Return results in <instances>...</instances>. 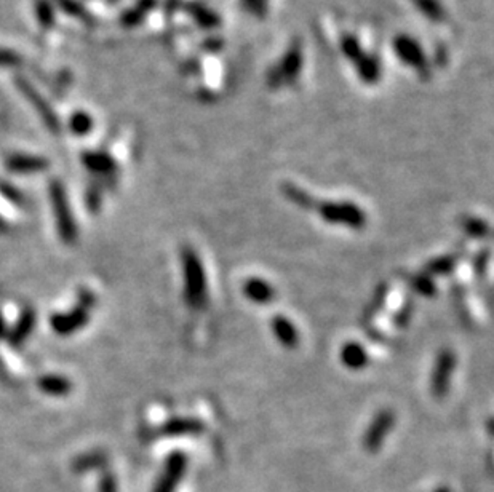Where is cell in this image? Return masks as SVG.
Wrapping results in <instances>:
<instances>
[{
  "mask_svg": "<svg viewBox=\"0 0 494 492\" xmlns=\"http://www.w3.org/2000/svg\"><path fill=\"white\" fill-rule=\"evenodd\" d=\"M201 430V425L194 421H175L170 425H167V435H180V433H192Z\"/></svg>",
  "mask_w": 494,
  "mask_h": 492,
  "instance_id": "10",
  "label": "cell"
},
{
  "mask_svg": "<svg viewBox=\"0 0 494 492\" xmlns=\"http://www.w3.org/2000/svg\"><path fill=\"white\" fill-rule=\"evenodd\" d=\"M454 266L453 257H440L437 261H432L425 267V272L430 275H445L448 273Z\"/></svg>",
  "mask_w": 494,
  "mask_h": 492,
  "instance_id": "11",
  "label": "cell"
},
{
  "mask_svg": "<svg viewBox=\"0 0 494 492\" xmlns=\"http://www.w3.org/2000/svg\"><path fill=\"white\" fill-rule=\"evenodd\" d=\"M99 492H117V483L112 475L106 473L103 476L101 483H99Z\"/></svg>",
  "mask_w": 494,
  "mask_h": 492,
  "instance_id": "16",
  "label": "cell"
},
{
  "mask_svg": "<svg viewBox=\"0 0 494 492\" xmlns=\"http://www.w3.org/2000/svg\"><path fill=\"white\" fill-rule=\"evenodd\" d=\"M411 288L423 296H432L435 293L434 283L430 282L429 277H425V275H423V277H413Z\"/></svg>",
  "mask_w": 494,
  "mask_h": 492,
  "instance_id": "13",
  "label": "cell"
},
{
  "mask_svg": "<svg viewBox=\"0 0 494 492\" xmlns=\"http://www.w3.org/2000/svg\"><path fill=\"white\" fill-rule=\"evenodd\" d=\"M287 195H288V198L291 200V202H294L299 206H304V208H309V206H312L311 198H309L304 192H301V190H298L294 187H288L287 189Z\"/></svg>",
  "mask_w": 494,
  "mask_h": 492,
  "instance_id": "15",
  "label": "cell"
},
{
  "mask_svg": "<svg viewBox=\"0 0 494 492\" xmlns=\"http://www.w3.org/2000/svg\"><path fill=\"white\" fill-rule=\"evenodd\" d=\"M393 422H395V416H393L392 411L389 409H382L377 412V416L375 417V421L371 422L370 428H368L366 435H365V444L366 448L375 449L380 446L384 440V436L391 430Z\"/></svg>",
  "mask_w": 494,
  "mask_h": 492,
  "instance_id": "4",
  "label": "cell"
},
{
  "mask_svg": "<svg viewBox=\"0 0 494 492\" xmlns=\"http://www.w3.org/2000/svg\"><path fill=\"white\" fill-rule=\"evenodd\" d=\"M184 467H186V459L181 454H175V456L168 459L165 473L159 483H157L154 492H173V488H175L181 478Z\"/></svg>",
  "mask_w": 494,
  "mask_h": 492,
  "instance_id": "5",
  "label": "cell"
},
{
  "mask_svg": "<svg viewBox=\"0 0 494 492\" xmlns=\"http://www.w3.org/2000/svg\"><path fill=\"white\" fill-rule=\"evenodd\" d=\"M462 229H464L467 234L472 237H485L488 227L485 222L474 219V218H467L462 222Z\"/></svg>",
  "mask_w": 494,
  "mask_h": 492,
  "instance_id": "12",
  "label": "cell"
},
{
  "mask_svg": "<svg viewBox=\"0 0 494 492\" xmlns=\"http://www.w3.org/2000/svg\"><path fill=\"white\" fill-rule=\"evenodd\" d=\"M272 331L277 337V341L282 343L283 347L294 348L299 342V332L296 326L287 319V316L277 315L272 319Z\"/></svg>",
  "mask_w": 494,
  "mask_h": 492,
  "instance_id": "7",
  "label": "cell"
},
{
  "mask_svg": "<svg viewBox=\"0 0 494 492\" xmlns=\"http://www.w3.org/2000/svg\"><path fill=\"white\" fill-rule=\"evenodd\" d=\"M244 294L255 304H271L275 298V289L262 278H250L244 285Z\"/></svg>",
  "mask_w": 494,
  "mask_h": 492,
  "instance_id": "6",
  "label": "cell"
},
{
  "mask_svg": "<svg viewBox=\"0 0 494 492\" xmlns=\"http://www.w3.org/2000/svg\"><path fill=\"white\" fill-rule=\"evenodd\" d=\"M42 387H44V390L50 391V393H66L67 389H69V385H67L65 379L49 378L44 384H42Z\"/></svg>",
  "mask_w": 494,
  "mask_h": 492,
  "instance_id": "14",
  "label": "cell"
},
{
  "mask_svg": "<svg viewBox=\"0 0 494 492\" xmlns=\"http://www.w3.org/2000/svg\"><path fill=\"white\" fill-rule=\"evenodd\" d=\"M456 368V357L451 350H441L437 357V362H435V368L432 373V380H430V389H432V393L441 398L448 393L450 384H451V375Z\"/></svg>",
  "mask_w": 494,
  "mask_h": 492,
  "instance_id": "3",
  "label": "cell"
},
{
  "mask_svg": "<svg viewBox=\"0 0 494 492\" xmlns=\"http://www.w3.org/2000/svg\"><path fill=\"white\" fill-rule=\"evenodd\" d=\"M341 362L352 371H359L368 364V355L359 342H348L341 348Z\"/></svg>",
  "mask_w": 494,
  "mask_h": 492,
  "instance_id": "8",
  "label": "cell"
},
{
  "mask_svg": "<svg viewBox=\"0 0 494 492\" xmlns=\"http://www.w3.org/2000/svg\"><path fill=\"white\" fill-rule=\"evenodd\" d=\"M317 211L328 224L346 226L350 229H361L366 224V216L360 206L350 202H327L320 205Z\"/></svg>",
  "mask_w": 494,
  "mask_h": 492,
  "instance_id": "1",
  "label": "cell"
},
{
  "mask_svg": "<svg viewBox=\"0 0 494 492\" xmlns=\"http://www.w3.org/2000/svg\"><path fill=\"white\" fill-rule=\"evenodd\" d=\"M106 456L104 454H88V456H82L78 457L76 462H74L72 468L76 470V472H85V470H93L98 467H103L104 464H106Z\"/></svg>",
  "mask_w": 494,
  "mask_h": 492,
  "instance_id": "9",
  "label": "cell"
},
{
  "mask_svg": "<svg viewBox=\"0 0 494 492\" xmlns=\"http://www.w3.org/2000/svg\"><path fill=\"white\" fill-rule=\"evenodd\" d=\"M184 275H186V298L192 307H201L205 303V273L201 261L194 251L184 253Z\"/></svg>",
  "mask_w": 494,
  "mask_h": 492,
  "instance_id": "2",
  "label": "cell"
}]
</instances>
